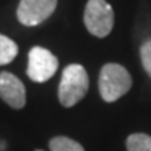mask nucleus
<instances>
[{"mask_svg": "<svg viewBox=\"0 0 151 151\" xmlns=\"http://www.w3.org/2000/svg\"><path fill=\"white\" fill-rule=\"evenodd\" d=\"M88 86H90V79H88V73L85 68L77 63L68 65L62 73L59 85L60 104L66 108L74 106L86 96Z\"/></svg>", "mask_w": 151, "mask_h": 151, "instance_id": "nucleus-1", "label": "nucleus"}, {"mask_svg": "<svg viewBox=\"0 0 151 151\" xmlns=\"http://www.w3.org/2000/svg\"><path fill=\"white\" fill-rule=\"evenodd\" d=\"M133 85V79L125 66L119 63H106L99 76V91L105 102H114L125 96Z\"/></svg>", "mask_w": 151, "mask_h": 151, "instance_id": "nucleus-2", "label": "nucleus"}, {"mask_svg": "<svg viewBox=\"0 0 151 151\" xmlns=\"http://www.w3.org/2000/svg\"><path fill=\"white\" fill-rule=\"evenodd\" d=\"M83 22L86 29L96 37H106L114 26V11L106 0H88Z\"/></svg>", "mask_w": 151, "mask_h": 151, "instance_id": "nucleus-3", "label": "nucleus"}, {"mask_svg": "<svg viewBox=\"0 0 151 151\" xmlns=\"http://www.w3.org/2000/svg\"><path fill=\"white\" fill-rule=\"evenodd\" d=\"M59 60L54 54L43 46H34L28 54V70L26 74L32 82L43 83L56 74Z\"/></svg>", "mask_w": 151, "mask_h": 151, "instance_id": "nucleus-4", "label": "nucleus"}, {"mask_svg": "<svg viewBox=\"0 0 151 151\" xmlns=\"http://www.w3.org/2000/svg\"><path fill=\"white\" fill-rule=\"evenodd\" d=\"M57 6V0H20L17 19L25 26H36L50 17Z\"/></svg>", "mask_w": 151, "mask_h": 151, "instance_id": "nucleus-5", "label": "nucleus"}, {"mask_svg": "<svg viewBox=\"0 0 151 151\" xmlns=\"http://www.w3.org/2000/svg\"><path fill=\"white\" fill-rule=\"evenodd\" d=\"M0 99L14 109L23 108L26 104V91L22 80L11 73H0Z\"/></svg>", "mask_w": 151, "mask_h": 151, "instance_id": "nucleus-6", "label": "nucleus"}, {"mask_svg": "<svg viewBox=\"0 0 151 151\" xmlns=\"http://www.w3.org/2000/svg\"><path fill=\"white\" fill-rule=\"evenodd\" d=\"M19 46L14 40L0 34V65H8L16 59Z\"/></svg>", "mask_w": 151, "mask_h": 151, "instance_id": "nucleus-7", "label": "nucleus"}, {"mask_svg": "<svg viewBox=\"0 0 151 151\" xmlns=\"http://www.w3.org/2000/svg\"><path fill=\"white\" fill-rule=\"evenodd\" d=\"M127 151H151V136L145 133H136L128 136Z\"/></svg>", "mask_w": 151, "mask_h": 151, "instance_id": "nucleus-8", "label": "nucleus"}, {"mask_svg": "<svg viewBox=\"0 0 151 151\" xmlns=\"http://www.w3.org/2000/svg\"><path fill=\"white\" fill-rule=\"evenodd\" d=\"M50 150L51 151H85L79 142L70 139V137H65V136H57L54 139H51Z\"/></svg>", "mask_w": 151, "mask_h": 151, "instance_id": "nucleus-9", "label": "nucleus"}, {"mask_svg": "<svg viewBox=\"0 0 151 151\" xmlns=\"http://www.w3.org/2000/svg\"><path fill=\"white\" fill-rule=\"evenodd\" d=\"M140 59H142V65L145 68V71L151 77V40H147L140 46Z\"/></svg>", "mask_w": 151, "mask_h": 151, "instance_id": "nucleus-10", "label": "nucleus"}, {"mask_svg": "<svg viewBox=\"0 0 151 151\" xmlns=\"http://www.w3.org/2000/svg\"><path fill=\"white\" fill-rule=\"evenodd\" d=\"M36 151H42V150H36Z\"/></svg>", "mask_w": 151, "mask_h": 151, "instance_id": "nucleus-11", "label": "nucleus"}]
</instances>
